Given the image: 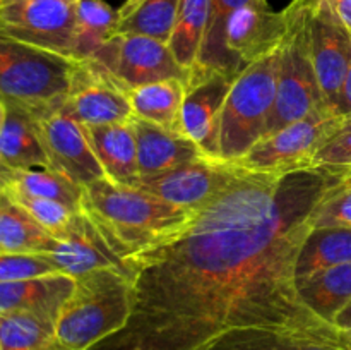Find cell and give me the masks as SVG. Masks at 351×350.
I'll use <instances>...</instances> for the list:
<instances>
[{
    "label": "cell",
    "instance_id": "cell-28",
    "mask_svg": "<svg viewBox=\"0 0 351 350\" xmlns=\"http://www.w3.org/2000/svg\"><path fill=\"white\" fill-rule=\"evenodd\" d=\"M58 240L21 206L10 201L0 209V250L17 254H50Z\"/></svg>",
    "mask_w": 351,
    "mask_h": 350
},
{
    "label": "cell",
    "instance_id": "cell-45",
    "mask_svg": "<svg viewBox=\"0 0 351 350\" xmlns=\"http://www.w3.org/2000/svg\"><path fill=\"white\" fill-rule=\"evenodd\" d=\"M348 177H350V178H351V170H350V174H348Z\"/></svg>",
    "mask_w": 351,
    "mask_h": 350
},
{
    "label": "cell",
    "instance_id": "cell-34",
    "mask_svg": "<svg viewBox=\"0 0 351 350\" xmlns=\"http://www.w3.org/2000/svg\"><path fill=\"white\" fill-rule=\"evenodd\" d=\"M314 226H351V178L332 189L314 215Z\"/></svg>",
    "mask_w": 351,
    "mask_h": 350
},
{
    "label": "cell",
    "instance_id": "cell-17",
    "mask_svg": "<svg viewBox=\"0 0 351 350\" xmlns=\"http://www.w3.org/2000/svg\"><path fill=\"white\" fill-rule=\"evenodd\" d=\"M74 283V278L64 273L0 283V316L34 314L55 321Z\"/></svg>",
    "mask_w": 351,
    "mask_h": 350
},
{
    "label": "cell",
    "instance_id": "cell-33",
    "mask_svg": "<svg viewBox=\"0 0 351 350\" xmlns=\"http://www.w3.org/2000/svg\"><path fill=\"white\" fill-rule=\"evenodd\" d=\"M58 273L55 264L43 254H17L0 250V283Z\"/></svg>",
    "mask_w": 351,
    "mask_h": 350
},
{
    "label": "cell",
    "instance_id": "cell-40",
    "mask_svg": "<svg viewBox=\"0 0 351 350\" xmlns=\"http://www.w3.org/2000/svg\"><path fill=\"white\" fill-rule=\"evenodd\" d=\"M339 347L345 350H351V335L341 331V342H339Z\"/></svg>",
    "mask_w": 351,
    "mask_h": 350
},
{
    "label": "cell",
    "instance_id": "cell-11",
    "mask_svg": "<svg viewBox=\"0 0 351 350\" xmlns=\"http://www.w3.org/2000/svg\"><path fill=\"white\" fill-rule=\"evenodd\" d=\"M242 168L228 161L202 156L165 174L141 180V189L175 206L199 211L221 194L240 175Z\"/></svg>",
    "mask_w": 351,
    "mask_h": 350
},
{
    "label": "cell",
    "instance_id": "cell-1",
    "mask_svg": "<svg viewBox=\"0 0 351 350\" xmlns=\"http://www.w3.org/2000/svg\"><path fill=\"white\" fill-rule=\"evenodd\" d=\"M348 172L242 168L180 232L123 259L132 316L91 350H201L237 328L312 333L339 347L341 331L298 297L295 264L315 211Z\"/></svg>",
    "mask_w": 351,
    "mask_h": 350
},
{
    "label": "cell",
    "instance_id": "cell-10",
    "mask_svg": "<svg viewBox=\"0 0 351 350\" xmlns=\"http://www.w3.org/2000/svg\"><path fill=\"white\" fill-rule=\"evenodd\" d=\"M93 58L101 62L129 89L165 81H189L191 71L175 60L168 43L139 34H115Z\"/></svg>",
    "mask_w": 351,
    "mask_h": 350
},
{
    "label": "cell",
    "instance_id": "cell-44",
    "mask_svg": "<svg viewBox=\"0 0 351 350\" xmlns=\"http://www.w3.org/2000/svg\"><path fill=\"white\" fill-rule=\"evenodd\" d=\"M0 350H2V340H0Z\"/></svg>",
    "mask_w": 351,
    "mask_h": 350
},
{
    "label": "cell",
    "instance_id": "cell-14",
    "mask_svg": "<svg viewBox=\"0 0 351 350\" xmlns=\"http://www.w3.org/2000/svg\"><path fill=\"white\" fill-rule=\"evenodd\" d=\"M311 10V51L326 105L335 110L351 60V31L322 2L304 0ZM336 112V110H335Z\"/></svg>",
    "mask_w": 351,
    "mask_h": 350
},
{
    "label": "cell",
    "instance_id": "cell-18",
    "mask_svg": "<svg viewBox=\"0 0 351 350\" xmlns=\"http://www.w3.org/2000/svg\"><path fill=\"white\" fill-rule=\"evenodd\" d=\"M132 126L136 132L141 180L156 177L204 156L197 144L184 134L168 130L139 117H134Z\"/></svg>",
    "mask_w": 351,
    "mask_h": 350
},
{
    "label": "cell",
    "instance_id": "cell-20",
    "mask_svg": "<svg viewBox=\"0 0 351 350\" xmlns=\"http://www.w3.org/2000/svg\"><path fill=\"white\" fill-rule=\"evenodd\" d=\"M201 350H345L324 336L273 328H237Z\"/></svg>",
    "mask_w": 351,
    "mask_h": 350
},
{
    "label": "cell",
    "instance_id": "cell-21",
    "mask_svg": "<svg viewBox=\"0 0 351 350\" xmlns=\"http://www.w3.org/2000/svg\"><path fill=\"white\" fill-rule=\"evenodd\" d=\"M7 110L5 124L0 129V160L14 170L50 167L33 117L16 108Z\"/></svg>",
    "mask_w": 351,
    "mask_h": 350
},
{
    "label": "cell",
    "instance_id": "cell-5",
    "mask_svg": "<svg viewBox=\"0 0 351 350\" xmlns=\"http://www.w3.org/2000/svg\"><path fill=\"white\" fill-rule=\"evenodd\" d=\"M281 45L245 65L237 75L221 113L219 158L242 160L264 136L276 100Z\"/></svg>",
    "mask_w": 351,
    "mask_h": 350
},
{
    "label": "cell",
    "instance_id": "cell-19",
    "mask_svg": "<svg viewBox=\"0 0 351 350\" xmlns=\"http://www.w3.org/2000/svg\"><path fill=\"white\" fill-rule=\"evenodd\" d=\"M84 129L106 178L120 185L139 187L141 174L132 120L106 126H84Z\"/></svg>",
    "mask_w": 351,
    "mask_h": 350
},
{
    "label": "cell",
    "instance_id": "cell-9",
    "mask_svg": "<svg viewBox=\"0 0 351 350\" xmlns=\"http://www.w3.org/2000/svg\"><path fill=\"white\" fill-rule=\"evenodd\" d=\"M60 108L82 126L130 122L136 117L130 89L96 58L74 62L71 86Z\"/></svg>",
    "mask_w": 351,
    "mask_h": 350
},
{
    "label": "cell",
    "instance_id": "cell-24",
    "mask_svg": "<svg viewBox=\"0 0 351 350\" xmlns=\"http://www.w3.org/2000/svg\"><path fill=\"white\" fill-rule=\"evenodd\" d=\"M185 84L180 79H165L130 89L134 115L149 120L168 130L180 132V113L185 98ZM182 134V132H180Z\"/></svg>",
    "mask_w": 351,
    "mask_h": 350
},
{
    "label": "cell",
    "instance_id": "cell-15",
    "mask_svg": "<svg viewBox=\"0 0 351 350\" xmlns=\"http://www.w3.org/2000/svg\"><path fill=\"white\" fill-rule=\"evenodd\" d=\"M57 240L55 249L47 256L58 273L77 278L101 268H120L125 271L122 256L82 208L75 213Z\"/></svg>",
    "mask_w": 351,
    "mask_h": 350
},
{
    "label": "cell",
    "instance_id": "cell-26",
    "mask_svg": "<svg viewBox=\"0 0 351 350\" xmlns=\"http://www.w3.org/2000/svg\"><path fill=\"white\" fill-rule=\"evenodd\" d=\"M249 0H209V19L204 40L199 51L197 64L192 71H221L230 75H239L242 65L230 55L225 43L226 24L239 7Z\"/></svg>",
    "mask_w": 351,
    "mask_h": 350
},
{
    "label": "cell",
    "instance_id": "cell-37",
    "mask_svg": "<svg viewBox=\"0 0 351 350\" xmlns=\"http://www.w3.org/2000/svg\"><path fill=\"white\" fill-rule=\"evenodd\" d=\"M311 2L326 3L339 17V21L351 31V0H311Z\"/></svg>",
    "mask_w": 351,
    "mask_h": 350
},
{
    "label": "cell",
    "instance_id": "cell-2",
    "mask_svg": "<svg viewBox=\"0 0 351 350\" xmlns=\"http://www.w3.org/2000/svg\"><path fill=\"white\" fill-rule=\"evenodd\" d=\"M82 189L81 208L122 259L175 235L195 215L144 189L115 184L106 177Z\"/></svg>",
    "mask_w": 351,
    "mask_h": 350
},
{
    "label": "cell",
    "instance_id": "cell-27",
    "mask_svg": "<svg viewBox=\"0 0 351 350\" xmlns=\"http://www.w3.org/2000/svg\"><path fill=\"white\" fill-rule=\"evenodd\" d=\"M119 10L105 0H75L74 60H86L115 36Z\"/></svg>",
    "mask_w": 351,
    "mask_h": 350
},
{
    "label": "cell",
    "instance_id": "cell-22",
    "mask_svg": "<svg viewBox=\"0 0 351 350\" xmlns=\"http://www.w3.org/2000/svg\"><path fill=\"white\" fill-rule=\"evenodd\" d=\"M351 263V226H314L305 239L297 264V285L319 271Z\"/></svg>",
    "mask_w": 351,
    "mask_h": 350
},
{
    "label": "cell",
    "instance_id": "cell-16",
    "mask_svg": "<svg viewBox=\"0 0 351 350\" xmlns=\"http://www.w3.org/2000/svg\"><path fill=\"white\" fill-rule=\"evenodd\" d=\"M287 12L273 10L267 0H249L235 10L226 24L225 43L242 67L259 60L283 43Z\"/></svg>",
    "mask_w": 351,
    "mask_h": 350
},
{
    "label": "cell",
    "instance_id": "cell-41",
    "mask_svg": "<svg viewBox=\"0 0 351 350\" xmlns=\"http://www.w3.org/2000/svg\"><path fill=\"white\" fill-rule=\"evenodd\" d=\"M7 112H9V110H7V105L2 102V100H0V129H2L3 124H5Z\"/></svg>",
    "mask_w": 351,
    "mask_h": 350
},
{
    "label": "cell",
    "instance_id": "cell-23",
    "mask_svg": "<svg viewBox=\"0 0 351 350\" xmlns=\"http://www.w3.org/2000/svg\"><path fill=\"white\" fill-rule=\"evenodd\" d=\"M297 290L308 311L332 325L351 301V263L312 275L297 285Z\"/></svg>",
    "mask_w": 351,
    "mask_h": 350
},
{
    "label": "cell",
    "instance_id": "cell-6",
    "mask_svg": "<svg viewBox=\"0 0 351 350\" xmlns=\"http://www.w3.org/2000/svg\"><path fill=\"white\" fill-rule=\"evenodd\" d=\"M285 12L288 27L281 43L276 100L266 136L326 105L312 60L308 5L304 0H291Z\"/></svg>",
    "mask_w": 351,
    "mask_h": 350
},
{
    "label": "cell",
    "instance_id": "cell-7",
    "mask_svg": "<svg viewBox=\"0 0 351 350\" xmlns=\"http://www.w3.org/2000/svg\"><path fill=\"white\" fill-rule=\"evenodd\" d=\"M345 120L329 105H321L300 120L264 136L242 160L233 165L243 170L271 175L314 168L315 154Z\"/></svg>",
    "mask_w": 351,
    "mask_h": 350
},
{
    "label": "cell",
    "instance_id": "cell-8",
    "mask_svg": "<svg viewBox=\"0 0 351 350\" xmlns=\"http://www.w3.org/2000/svg\"><path fill=\"white\" fill-rule=\"evenodd\" d=\"M75 0H0V36L72 58Z\"/></svg>",
    "mask_w": 351,
    "mask_h": 350
},
{
    "label": "cell",
    "instance_id": "cell-35",
    "mask_svg": "<svg viewBox=\"0 0 351 350\" xmlns=\"http://www.w3.org/2000/svg\"><path fill=\"white\" fill-rule=\"evenodd\" d=\"M315 167L351 168V119H346L345 124L319 150L314 158Z\"/></svg>",
    "mask_w": 351,
    "mask_h": 350
},
{
    "label": "cell",
    "instance_id": "cell-25",
    "mask_svg": "<svg viewBox=\"0 0 351 350\" xmlns=\"http://www.w3.org/2000/svg\"><path fill=\"white\" fill-rule=\"evenodd\" d=\"M180 0H136L119 7L115 34H139L168 43Z\"/></svg>",
    "mask_w": 351,
    "mask_h": 350
},
{
    "label": "cell",
    "instance_id": "cell-31",
    "mask_svg": "<svg viewBox=\"0 0 351 350\" xmlns=\"http://www.w3.org/2000/svg\"><path fill=\"white\" fill-rule=\"evenodd\" d=\"M5 192H21V194L34 196V198L55 199V201L79 209L84 189L55 168L34 167L16 170L12 184Z\"/></svg>",
    "mask_w": 351,
    "mask_h": 350
},
{
    "label": "cell",
    "instance_id": "cell-39",
    "mask_svg": "<svg viewBox=\"0 0 351 350\" xmlns=\"http://www.w3.org/2000/svg\"><path fill=\"white\" fill-rule=\"evenodd\" d=\"M14 175H16V170L0 160V191L5 192L10 187V184L14 180Z\"/></svg>",
    "mask_w": 351,
    "mask_h": 350
},
{
    "label": "cell",
    "instance_id": "cell-30",
    "mask_svg": "<svg viewBox=\"0 0 351 350\" xmlns=\"http://www.w3.org/2000/svg\"><path fill=\"white\" fill-rule=\"evenodd\" d=\"M2 350H72L58 338L53 319L34 314L0 316Z\"/></svg>",
    "mask_w": 351,
    "mask_h": 350
},
{
    "label": "cell",
    "instance_id": "cell-42",
    "mask_svg": "<svg viewBox=\"0 0 351 350\" xmlns=\"http://www.w3.org/2000/svg\"><path fill=\"white\" fill-rule=\"evenodd\" d=\"M9 202H10L9 196H7L5 192H3V191H0V209H2V208H5V206L9 205Z\"/></svg>",
    "mask_w": 351,
    "mask_h": 350
},
{
    "label": "cell",
    "instance_id": "cell-38",
    "mask_svg": "<svg viewBox=\"0 0 351 350\" xmlns=\"http://www.w3.org/2000/svg\"><path fill=\"white\" fill-rule=\"evenodd\" d=\"M332 325H335L339 331L351 335V301L346 304V307L343 309L338 316H336Z\"/></svg>",
    "mask_w": 351,
    "mask_h": 350
},
{
    "label": "cell",
    "instance_id": "cell-12",
    "mask_svg": "<svg viewBox=\"0 0 351 350\" xmlns=\"http://www.w3.org/2000/svg\"><path fill=\"white\" fill-rule=\"evenodd\" d=\"M235 75L221 71H191L180 113V132L197 144L204 156L219 158L221 113Z\"/></svg>",
    "mask_w": 351,
    "mask_h": 350
},
{
    "label": "cell",
    "instance_id": "cell-13",
    "mask_svg": "<svg viewBox=\"0 0 351 350\" xmlns=\"http://www.w3.org/2000/svg\"><path fill=\"white\" fill-rule=\"evenodd\" d=\"M33 119L51 168L67 175L81 187L106 177L82 124L62 108L48 110Z\"/></svg>",
    "mask_w": 351,
    "mask_h": 350
},
{
    "label": "cell",
    "instance_id": "cell-3",
    "mask_svg": "<svg viewBox=\"0 0 351 350\" xmlns=\"http://www.w3.org/2000/svg\"><path fill=\"white\" fill-rule=\"evenodd\" d=\"M74 280V290L55 319V331L72 350H91L127 326L134 285L120 268H101Z\"/></svg>",
    "mask_w": 351,
    "mask_h": 350
},
{
    "label": "cell",
    "instance_id": "cell-43",
    "mask_svg": "<svg viewBox=\"0 0 351 350\" xmlns=\"http://www.w3.org/2000/svg\"><path fill=\"white\" fill-rule=\"evenodd\" d=\"M125 2H129V3H132V2H136V0H125Z\"/></svg>",
    "mask_w": 351,
    "mask_h": 350
},
{
    "label": "cell",
    "instance_id": "cell-32",
    "mask_svg": "<svg viewBox=\"0 0 351 350\" xmlns=\"http://www.w3.org/2000/svg\"><path fill=\"white\" fill-rule=\"evenodd\" d=\"M5 194L9 196L10 201L16 202L27 215L33 216L55 239L64 232V229L71 223L75 213L81 209H75L72 206L64 205V202L55 201V199L34 198V196L21 194V192H5Z\"/></svg>",
    "mask_w": 351,
    "mask_h": 350
},
{
    "label": "cell",
    "instance_id": "cell-36",
    "mask_svg": "<svg viewBox=\"0 0 351 350\" xmlns=\"http://www.w3.org/2000/svg\"><path fill=\"white\" fill-rule=\"evenodd\" d=\"M335 110L345 119H351V60L348 72L345 75V81H343L341 89H339L338 100H336Z\"/></svg>",
    "mask_w": 351,
    "mask_h": 350
},
{
    "label": "cell",
    "instance_id": "cell-29",
    "mask_svg": "<svg viewBox=\"0 0 351 350\" xmlns=\"http://www.w3.org/2000/svg\"><path fill=\"white\" fill-rule=\"evenodd\" d=\"M209 19V0H180L168 47L175 60L187 71L197 64Z\"/></svg>",
    "mask_w": 351,
    "mask_h": 350
},
{
    "label": "cell",
    "instance_id": "cell-4",
    "mask_svg": "<svg viewBox=\"0 0 351 350\" xmlns=\"http://www.w3.org/2000/svg\"><path fill=\"white\" fill-rule=\"evenodd\" d=\"M74 58L0 36V100L29 115L60 108Z\"/></svg>",
    "mask_w": 351,
    "mask_h": 350
}]
</instances>
